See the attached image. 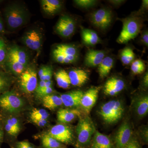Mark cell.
<instances>
[{"mask_svg":"<svg viewBox=\"0 0 148 148\" xmlns=\"http://www.w3.org/2000/svg\"><path fill=\"white\" fill-rule=\"evenodd\" d=\"M54 49L59 53L67 56L78 57V50L74 45L65 44H59L56 46Z\"/></svg>","mask_w":148,"mask_h":148,"instance_id":"83f0119b","label":"cell"},{"mask_svg":"<svg viewBox=\"0 0 148 148\" xmlns=\"http://www.w3.org/2000/svg\"><path fill=\"white\" fill-rule=\"evenodd\" d=\"M8 46L2 35H0V70L4 71Z\"/></svg>","mask_w":148,"mask_h":148,"instance_id":"f546056e","label":"cell"},{"mask_svg":"<svg viewBox=\"0 0 148 148\" xmlns=\"http://www.w3.org/2000/svg\"><path fill=\"white\" fill-rule=\"evenodd\" d=\"M41 144L44 148H62V144L47 133L42 135L41 139Z\"/></svg>","mask_w":148,"mask_h":148,"instance_id":"f1b7e54d","label":"cell"},{"mask_svg":"<svg viewBox=\"0 0 148 148\" xmlns=\"http://www.w3.org/2000/svg\"><path fill=\"white\" fill-rule=\"evenodd\" d=\"M104 51L90 49L86 54L84 64L88 67H95L99 66L103 58L106 56Z\"/></svg>","mask_w":148,"mask_h":148,"instance_id":"e0dca14e","label":"cell"},{"mask_svg":"<svg viewBox=\"0 0 148 148\" xmlns=\"http://www.w3.org/2000/svg\"><path fill=\"white\" fill-rule=\"evenodd\" d=\"M54 91L53 88L52 87L43 88L38 91H36V93L37 97L38 98H42L48 95L52 94Z\"/></svg>","mask_w":148,"mask_h":148,"instance_id":"d590c367","label":"cell"},{"mask_svg":"<svg viewBox=\"0 0 148 148\" xmlns=\"http://www.w3.org/2000/svg\"><path fill=\"white\" fill-rule=\"evenodd\" d=\"M113 14L109 9L101 8L90 13L89 19L92 25L101 30H105L110 26Z\"/></svg>","mask_w":148,"mask_h":148,"instance_id":"ba28073f","label":"cell"},{"mask_svg":"<svg viewBox=\"0 0 148 148\" xmlns=\"http://www.w3.org/2000/svg\"><path fill=\"white\" fill-rule=\"evenodd\" d=\"M68 74L71 85L74 86H82L88 80V74L82 69H73L70 71Z\"/></svg>","mask_w":148,"mask_h":148,"instance_id":"ac0fdd59","label":"cell"},{"mask_svg":"<svg viewBox=\"0 0 148 148\" xmlns=\"http://www.w3.org/2000/svg\"><path fill=\"white\" fill-rule=\"evenodd\" d=\"M37 74L34 66H28L19 76L18 85L21 91L30 94L35 91L38 85Z\"/></svg>","mask_w":148,"mask_h":148,"instance_id":"52a82bcc","label":"cell"},{"mask_svg":"<svg viewBox=\"0 0 148 148\" xmlns=\"http://www.w3.org/2000/svg\"><path fill=\"white\" fill-rule=\"evenodd\" d=\"M132 138V130L127 122L121 125L118 130L115 138L116 148H125Z\"/></svg>","mask_w":148,"mask_h":148,"instance_id":"5bb4252c","label":"cell"},{"mask_svg":"<svg viewBox=\"0 0 148 148\" xmlns=\"http://www.w3.org/2000/svg\"><path fill=\"white\" fill-rule=\"evenodd\" d=\"M148 1L147 0H144L143 1L142 5H141V9L138 11V12H136V14L138 15H140V14L143 13L144 11L148 9Z\"/></svg>","mask_w":148,"mask_h":148,"instance_id":"7bdbcfd3","label":"cell"},{"mask_svg":"<svg viewBox=\"0 0 148 148\" xmlns=\"http://www.w3.org/2000/svg\"><path fill=\"white\" fill-rule=\"evenodd\" d=\"M42 106L49 110H54L63 105L60 96L50 94L42 98Z\"/></svg>","mask_w":148,"mask_h":148,"instance_id":"d4e9b609","label":"cell"},{"mask_svg":"<svg viewBox=\"0 0 148 148\" xmlns=\"http://www.w3.org/2000/svg\"><path fill=\"white\" fill-rule=\"evenodd\" d=\"M6 28L2 12L0 11V35H3L6 33Z\"/></svg>","mask_w":148,"mask_h":148,"instance_id":"60d3db41","label":"cell"},{"mask_svg":"<svg viewBox=\"0 0 148 148\" xmlns=\"http://www.w3.org/2000/svg\"><path fill=\"white\" fill-rule=\"evenodd\" d=\"M114 59L110 56H106L98 66V73L101 78L107 77L110 72L114 65Z\"/></svg>","mask_w":148,"mask_h":148,"instance_id":"484cf974","label":"cell"},{"mask_svg":"<svg viewBox=\"0 0 148 148\" xmlns=\"http://www.w3.org/2000/svg\"><path fill=\"white\" fill-rule=\"evenodd\" d=\"M4 141V132L3 129L2 123L0 117V148Z\"/></svg>","mask_w":148,"mask_h":148,"instance_id":"ee69618b","label":"cell"},{"mask_svg":"<svg viewBox=\"0 0 148 148\" xmlns=\"http://www.w3.org/2000/svg\"><path fill=\"white\" fill-rule=\"evenodd\" d=\"M120 20L123 23L122 29L116 42L119 44L126 43L140 34L144 21L140 15L136 14Z\"/></svg>","mask_w":148,"mask_h":148,"instance_id":"3957f363","label":"cell"},{"mask_svg":"<svg viewBox=\"0 0 148 148\" xmlns=\"http://www.w3.org/2000/svg\"><path fill=\"white\" fill-rule=\"evenodd\" d=\"M2 16L7 29L13 31L27 23L29 13L24 6L17 3L7 5L3 9Z\"/></svg>","mask_w":148,"mask_h":148,"instance_id":"7a4b0ae2","label":"cell"},{"mask_svg":"<svg viewBox=\"0 0 148 148\" xmlns=\"http://www.w3.org/2000/svg\"><path fill=\"white\" fill-rule=\"evenodd\" d=\"M91 148H112V143L108 136L96 130Z\"/></svg>","mask_w":148,"mask_h":148,"instance_id":"603a6c76","label":"cell"},{"mask_svg":"<svg viewBox=\"0 0 148 148\" xmlns=\"http://www.w3.org/2000/svg\"><path fill=\"white\" fill-rule=\"evenodd\" d=\"M145 69V64L140 59H137L132 62L131 66V70L135 75L143 73Z\"/></svg>","mask_w":148,"mask_h":148,"instance_id":"836d02e7","label":"cell"},{"mask_svg":"<svg viewBox=\"0 0 148 148\" xmlns=\"http://www.w3.org/2000/svg\"><path fill=\"white\" fill-rule=\"evenodd\" d=\"M14 81L12 75L6 71L0 70V95L9 90Z\"/></svg>","mask_w":148,"mask_h":148,"instance_id":"cb8c5ba5","label":"cell"},{"mask_svg":"<svg viewBox=\"0 0 148 148\" xmlns=\"http://www.w3.org/2000/svg\"><path fill=\"white\" fill-rule=\"evenodd\" d=\"M14 148H37L34 145L28 141H20L16 143Z\"/></svg>","mask_w":148,"mask_h":148,"instance_id":"8d00e7d4","label":"cell"},{"mask_svg":"<svg viewBox=\"0 0 148 148\" xmlns=\"http://www.w3.org/2000/svg\"><path fill=\"white\" fill-rule=\"evenodd\" d=\"M134 109L136 113L140 117L146 116L148 112L147 95H142L138 97L134 103Z\"/></svg>","mask_w":148,"mask_h":148,"instance_id":"7402d4cb","label":"cell"},{"mask_svg":"<svg viewBox=\"0 0 148 148\" xmlns=\"http://www.w3.org/2000/svg\"><path fill=\"white\" fill-rule=\"evenodd\" d=\"M25 106L23 98L13 90L0 95V116L12 115L21 112Z\"/></svg>","mask_w":148,"mask_h":148,"instance_id":"277c9868","label":"cell"},{"mask_svg":"<svg viewBox=\"0 0 148 148\" xmlns=\"http://www.w3.org/2000/svg\"><path fill=\"white\" fill-rule=\"evenodd\" d=\"M100 87H92L85 92L81 100L80 107L86 114L90 113L98 99Z\"/></svg>","mask_w":148,"mask_h":148,"instance_id":"4fadbf2b","label":"cell"},{"mask_svg":"<svg viewBox=\"0 0 148 148\" xmlns=\"http://www.w3.org/2000/svg\"><path fill=\"white\" fill-rule=\"evenodd\" d=\"M40 3L43 11L49 15L58 13L63 6L62 2L58 0H42Z\"/></svg>","mask_w":148,"mask_h":148,"instance_id":"ffe728a7","label":"cell"},{"mask_svg":"<svg viewBox=\"0 0 148 148\" xmlns=\"http://www.w3.org/2000/svg\"><path fill=\"white\" fill-rule=\"evenodd\" d=\"M125 84L122 79L112 77L108 80L104 86V93L106 95L114 96L124 89Z\"/></svg>","mask_w":148,"mask_h":148,"instance_id":"2e32d148","label":"cell"},{"mask_svg":"<svg viewBox=\"0 0 148 148\" xmlns=\"http://www.w3.org/2000/svg\"><path fill=\"white\" fill-rule=\"evenodd\" d=\"M47 133L61 143L69 144L73 141V131L71 127L66 124L56 125Z\"/></svg>","mask_w":148,"mask_h":148,"instance_id":"7c38bea8","label":"cell"},{"mask_svg":"<svg viewBox=\"0 0 148 148\" xmlns=\"http://www.w3.org/2000/svg\"><path fill=\"white\" fill-rule=\"evenodd\" d=\"M108 1L112 5L117 6L118 5H121L125 1H123V0H111V1Z\"/></svg>","mask_w":148,"mask_h":148,"instance_id":"bcb514c9","label":"cell"},{"mask_svg":"<svg viewBox=\"0 0 148 148\" xmlns=\"http://www.w3.org/2000/svg\"><path fill=\"white\" fill-rule=\"evenodd\" d=\"M135 56V53L132 49L125 47L122 51L121 53V60L123 64L128 65L134 60Z\"/></svg>","mask_w":148,"mask_h":148,"instance_id":"1f68e13d","label":"cell"},{"mask_svg":"<svg viewBox=\"0 0 148 148\" xmlns=\"http://www.w3.org/2000/svg\"><path fill=\"white\" fill-rule=\"evenodd\" d=\"M140 40L144 45L148 47V32L147 30L143 31L140 37Z\"/></svg>","mask_w":148,"mask_h":148,"instance_id":"f35d334b","label":"cell"},{"mask_svg":"<svg viewBox=\"0 0 148 148\" xmlns=\"http://www.w3.org/2000/svg\"><path fill=\"white\" fill-rule=\"evenodd\" d=\"M30 56L24 49L17 45L8 47L4 71L12 75L19 76L28 67Z\"/></svg>","mask_w":148,"mask_h":148,"instance_id":"6da1fadb","label":"cell"},{"mask_svg":"<svg viewBox=\"0 0 148 148\" xmlns=\"http://www.w3.org/2000/svg\"><path fill=\"white\" fill-rule=\"evenodd\" d=\"M55 78L57 84L63 89H68L71 83L69 74L64 70H60L55 74Z\"/></svg>","mask_w":148,"mask_h":148,"instance_id":"4316f807","label":"cell"},{"mask_svg":"<svg viewBox=\"0 0 148 148\" xmlns=\"http://www.w3.org/2000/svg\"><path fill=\"white\" fill-rule=\"evenodd\" d=\"M34 124L40 127H44L48 123V120H31Z\"/></svg>","mask_w":148,"mask_h":148,"instance_id":"b9f144b4","label":"cell"},{"mask_svg":"<svg viewBox=\"0 0 148 148\" xmlns=\"http://www.w3.org/2000/svg\"><path fill=\"white\" fill-rule=\"evenodd\" d=\"M4 132V140H8L17 138L21 130L20 120L13 115L0 116Z\"/></svg>","mask_w":148,"mask_h":148,"instance_id":"9c48e42d","label":"cell"},{"mask_svg":"<svg viewBox=\"0 0 148 148\" xmlns=\"http://www.w3.org/2000/svg\"><path fill=\"white\" fill-rule=\"evenodd\" d=\"M43 34L42 31L38 29H33L26 32L22 37L24 45L33 51L38 52L42 45Z\"/></svg>","mask_w":148,"mask_h":148,"instance_id":"30bf717a","label":"cell"},{"mask_svg":"<svg viewBox=\"0 0 148 148\" xmlns=\"http://www.w3.org/2000/svg\"><path fill=\"white\" fill-rule=\"evenodd\" d=\"M77 141V148H83L87 146L96 130L94 123L88 116L80 118L76 129Z\"/></svg>","mask_w":148,"mask_h":148,"instance_id":"5b68a950","label":"cell"},{"mask_svg":"<svg viewBox=\"0 0 148 148\" xmlns=\"http://www.w3.org/2000/svg\"><path fill=\"white\" fill-rule=\"evenodd\" d=\"M53 57L54 60L58 63L63 64H70L75 62L78 57L67 56L59 53L54 49L53 51Z\"/></svg>","mask_w":148,"mask_h":148,"instance_id":"4dcf8cb0","label":"cell"},{"mask_svg":"<svg viewBox=\"0 0 148 148\" xmlns=\"http://www.w3.org/2000/svg\"><path fill=\"white\" fill-rule=\"evenodd\" d=\"M49 66H42L41 67L39 70L38 73V75L39 77H40L42 76L43 74L45 73L47 71L48 69L49 68Z\"/></svg>","mask_w":148,"mask_h":148,"instance_id":"f6af8a7d","label":"cell"},{"mask_svg":"<svg viewBox=\"0 0 148 148\" xmlns=\"http://www.w3.org/2000/svg\"><path fill=\"white\" fill-rule=\"evenodd\" d=\"M84 92L80 90H75L64 93L60 95L63 105L67 108L79 107Z\"/></svg>","mask_w":148,"mask_h":148,"instance_id":"9a60e30c","label":"cell"},{"mask_svg":"<svg viewBox=\"0 0 148 148\" xmlns=\"http://www.w3.org/2000/svg\"><path fill=\"white\" fill-rule=\"evenodd\" d=\"M81 36L83 42L88 46H94L101 42L98 34L91 29L82 28Z\"/></svg>","mask_w":148,"mask_h":148,"instance_id":"44dd1931","label":"cell"},{"mask_svg":"<svg viewBox=\"0 0 148 148\" xmlns=\"http://www.w3.org/2000/svg\"><path fill=\"white\" fill-rule=\"evenodd\" d=\"M74 2L81 8H89L95 5L97 1L95 0H75Z\"/></svg>","mask_w":148,"mask_h":148,"instance_id":"e575fe53","label":"cell"},{"mask_svg":"<svg viewBox=\"0 0 148 148\" xmlns=\"http://www.w3.org/2000/svg\"><path fill=\"white\" fill-rule=\"evenodd\" d=\"M143 84L144 87L147 88L148 86V72L146 73L143 77Z\"/></svg>","mask_w":148,"mask_h":148,"instance_id":"7dc6e473","label":"cell"},{"mask_svg":"<svg viewBox=\"0 0 148 148\" xmlns=\"http://www.w3.org/2000/svg\"><path fill=\"white\" fill-rule=\"evenodd\" d=\"M125 148H140V145L136 139L131 138V140Z\"/></svg>","mask_w":148,"mask_h":148,"instance_id":"ab89813d","label":"cell"},{"mask_svg":"<svg viewBox=\"0 0 148 148\" xmlns=\"http://www.w3.org/2000/svg\"><path fill=\"white\" fill-rule=\"evenodd\" d=\"M76 26V24L73 18L69 15H63L56 25L55 32L63 38H69L75 33Z\"/></svg>","mask_w":148,"mask_h":148,"instance_id":"8fae6325","label":"cell"},{"mask_svg":"<svg viewBox=\"0 0 148 148\" xmlns=\"http://www.w3.org/2000/svg\"><path fill=\"white\" fill-rule=\"evenodd\" d=\"M49 116L48 112L43 109H34L30 113L31 120H48Z\"/></svg>","mask_w":148,"mask_h":148,"instance_id":"d6a6232c","label":"cell"},{"mask_svg":"<svg viewBox=\"0 0 148 148\" xmlns=\"http://www.w3.org/2000/svg\"><path fill=\"white\" fill-rule=\"evenodd\" d=\"M80 112L77 109H61L57 112V118L58 121L61 123H69L80 116Z\"/></svg>","mask_w":148,"mask_h":148,"instance_id":"d6986e66","label":"cell"},{"mask_svg":"<svg viewBox=\"0 0 148 148\" xmlns=\"http://www.w3.org/2000/svg\"><path fill=\"white\" fill-rule=\"evenodd\" d=\"M124 109L121 102L119 100H112L101 106L99 114L105 122L113 124L121 118Z\"/></svg>","mask_w":148,"mask_h":148,"instance_id":"8992f818","label":"cell"},{"mask_svg":"<svg viewBox=\"0 0 148 148\" xmlns=\"http://www.w3.org/2000/svg\"><path fill=\"white\" fill-rule=\"evenodd\" d=\"M52 75H53V70H52V67L49 66L47 71L42 76L39 77L40 79V81H44L51 80L52 78Z\"/></svg>","mask_w":148,"mask_h":148,"instance_id":"74e56055","label":"cell"}]
</instances>
